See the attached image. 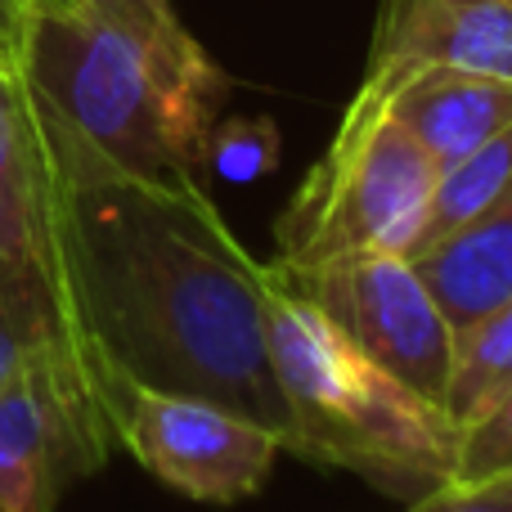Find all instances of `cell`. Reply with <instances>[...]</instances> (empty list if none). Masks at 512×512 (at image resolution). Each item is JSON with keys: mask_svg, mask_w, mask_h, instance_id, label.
Listing matches in <instances>:
<instances>
[{"mask_svg": "<svg viewBox=\"0 0 512 512\" xmlns=\"http://www.w3.org/2000/svg\"><path fill=\"white\" fill-rule=\"evenodd\" d=\"M0 270L45 283L68 337L95 369L72 301V265L63 239V198L50 153L45 104L23 68H0Z\"/></svg>", "mask_w": 512, "mask_h": 512, "instance_id": "8", "label": "cell"}, {"mask_svg": "<svg viewBox=\"0 0 512 512\" xmlns=\"http://www.w3.org/2000/svg\"><path fill=\"white\" fill-rule=\"evenodd\" d=\"M45 104V99H41ZM72 301L90 355L162 391L256 418L288 441L270 360V279L203 185L108 162L45 104Z\"/></svg>", "mask_w": 512, "mask_h": 512, "instance_id": "1", "label": "cell"}, {"mask_svg": "<svg viewBox=\"0 0 512 512\" xmlns=\"http://www.w3.org/2000/svg\"><path fill=\"white\" fill-rule=\"evenodd\" d=\"M508 185H512V126H504L495 140L472 149L468 158H459L454 167L436 171L423 225H418V234H414V243H409L405 256H418V252L436 248L441 239H450V234L463 230L472 216L486 212Z\"/></svg>", "mask_w": 512, "mask_h": 512, "instance_id": "13", "label": "cell"}, {"mask_svg": "<svg viewBox=\"0 0 512 512\" xmlns=\"http://www.w3.org/2000/svg\"><path fill=\"white\" fill-rule=\"evenodd\" d=\"M45 5H59V0H36V9H45Z\"/></svg>", "mask_w": 512, "mask_h": 512, "instance_id": "19", "label": "cell"}, {"mask_svg": "<svg viewBox=\"0 0 512 512\" xmlns=\"http://www.w3.org/2000/svg\"><path fill=\"white\" fill-rule=\"evenodd\" d=\"M504 468H512V387L486 418H477L468 432H459L454 477H486V472Z\"/></svg>", "mask_w": 512, "mask_h": 512, "instance_id": "15", "label": "cell"}, {"mask_svg": "<svg viewBox=\"0 0 512 512\" xmlns=\"http://www.w3.org/2000/svg\"><path fill=\"white\" fill-rule=\"evenodd\" d=\"M274 158V126L270 122H216L207 167H221L230 176H256Z\"/></svg>", "mask_w": 512, "mask_h": 512, "instance_id": "17", "label": "cell"}, {"mask_svg": "<svg viewBox=\"0 0 512 512\" xmlns=\"http://www.w3.org/2000/svg\"><path fill=\"white\" fill-rule=\"evenodd\" d=\"M270 270L292 292H301L355 351H364L378 369L405 382L414 396L445 409L454 324L445 319L436 292L427 288L409 256L355 252L315 265V270H283L274 261Z\"/></svg>", "mask_w": 512, "mask_h": 512, "instance_id": "7", "label": "cell"}, {"mask_svg": "<svg viewBox=\"0 0 512 512\" xmlns=\"http://www.w3.org/2000/svg\"><path fill=\"white\" fill-rule=\"evenodd\" d=\"M432 185V158L387 108L364 122H337L328 149L274 225V265L315 270L355 252L405 256L423 225Z\"/></svg>", "mask_w": 512, "mask_h": 512, "instance_id": "4", "label": "cell"}, {"mask_svg": "<svg viewBox=\"0 0 512 512\" xmlns=\"http://www.w3.org/2000/svg\"><path fill=\"white\" fill-rule=\"evenodd\" d=\"M382 108L414 135L432 167L445 171L512 126V77L436 63L400 81Z\"/></svg>", "mask_w": 512, "mask_h": 512, "instance_id": "10", "label": "cell"}, {"mask_svg": "<svg viewBox=\"0 0 512 512\" xmlns=\"http://www.w3.org/2000/svg\"><path fill=\"white\" fill-rule=\"evenodd\" d=\"M23 77L108 162L203 185L230 81L171 0H59L36 9Z\"/></svg>", "mask_w": 512, "mask_h": 512, "instance_id": "2", "label": "cell"}, {"mask_svg": "<svg viewBox=\"0 0 512 512\" xmlns=\"http://www.w3.org/2000/svg\"><path fill=\"white\" fill-rule=\"evenodd\" d=\"M113 445L90 360L68 342L41 346L0 382V512H59Z\"/></svg>", "mask_w": 512, "mask_h": 512, "instance_id": "6", "label": "cell"}, {"mask_svg": "<svg viewBox=\"0 0 512 512\" xmlns=\"http://www.w3.org/2000/svg\"><path fill=\"white\" fill-rule=\"evenodd\" d=\"M270 279V360L288 405L283 454L342 468L391 499H423L459 459V427L355 351L301 292Z\"/></svg>", "mask_w": 512, "mask_h": 512, "instance_id": "3", "label": "cell"}, {"mask_svg": "<svg viewBox=\"0 0 512 512\" xmlns=\"http://www.w3.org/2000/svg\"><path fill=\"white\" fill-rule=\"evenodd\" d=\"M409 512H512V468L486 477H450L414 499Z\"/></svg>", "mask_w": 512, "mask_h": 512, "instance_id": "16", "label": "cell"}, {"mask_svg": "<svg viewBox=\"0 0 512 512\" xmlns=\"http://www.w3.org/2000/svg\"><path fill=\"white\" fill-rule=\"evenodd\" d=\"M436 63L512 77L508 0H387L373 27L364 81L342 122H364L382 113L400 81Z\"/></svg>", "mask_w": 512, "mask_h": 512, "instance_id": "9", "label": "cell"}, {"mask_svg": "<svg viewBox=\"0 0 512 512\" xmlns=\"http://www.w3.org/2000/svg\"><path fill=\"white\" fill-rule=\"evenodd\" d=\"M32 14L36 0H0V68H23V41Z\"/></svg>", "mask_w": 512, "mask_h": 512, "instance_id": "18", "label": "cell"}, {"mask_svg": "<svg viewBox=\"0 0 512 512\" xmlns=\"http://www.w3.org/2000/svg\"><path fill=\"white\" fill-rule=\"evenodd\" d=\"M68 342V324H63L54 297L45 292V283L23 279V274L0 270V382L41 346Z\"/></svg>", "mask_w": 512, "mask_h": 512, "instance_id": "14", "label": "cell"}, {"mask_svg": "<svg viewBox=\"0 0 512 512\" xmlns=\"http://www.w3.org/2000/svg\"><path fill=\"white\" fill-rule=\"evenodd\" d=\"M508 5H512V0H508Z\"/></svg>", "mask_w": 512, "mask_h": 512, "instance_id": "20", "label": "cell"}, {"mask_svg": "<svg viewBox=\"0 0 512 512\" xmlns=\"http://www.w3.org/2000/svg\"><path fill=\"white\" fill-rule=\"evenodd\" d=\"M427 288L436 292L445 319L459 333L463 324L512 297V185L463 230L441 239L436 248L409 256Z\"/></svg>", "mask_w": 512, "mask_h": 512, "instance_id": "11", "label": "cell"}, {"mask_svg": "<svg viewBox=\"0 0 512 512\" xmlns=\"http://www.w3.org/2000/svg\"><path fill=\"white\" fill-rule=\"evenodd\" d=\"M113 441L167 490L198 504L252 499L283 454V436L256 418L185 391H162L117 364L95 373Z\"/></svg>", "mask_w": 512, "mask_h": 512, "instance_id": "5", "label": "cell"}, {"mask_svg": "<svg viewBox=\"0 0 512 512\" xmlns=\"http://www.w3.org/2000/svg\"><path fill=\"white\" fill-rule=\"evenodd\" d=\"M508 387H512V297L454 333L445 418L459 432H468L477 418H486L504 400Z\"/></svg>", "mask_w": 512, "mask_h": 512, "instance_id": "12", "label": "cell"}]
</instances>
